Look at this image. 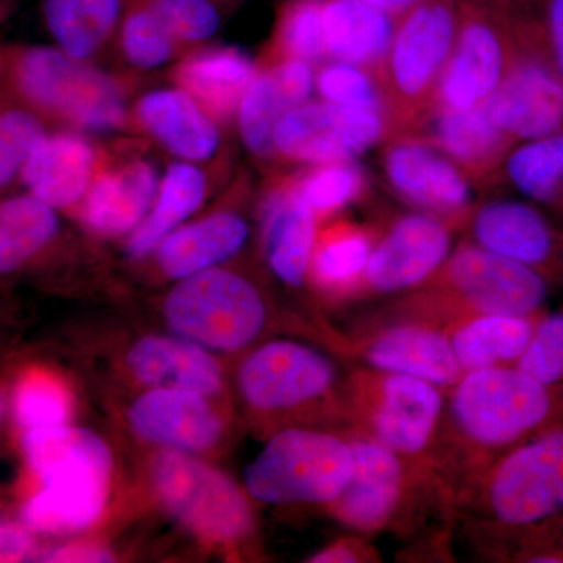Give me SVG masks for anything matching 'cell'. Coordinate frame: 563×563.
<instances>
[{
	"label": "cell",
	"mask_w": 563,
	"mask_h": 563,
	"mask_svg": "<svg viewBox=\"0 0 563 563\" xmlns=\"http://www.w3.org/2000/svg\"><path fill=\"white\" fill-rule=\"evenodd\" d=\"M451 229L431 213L401 214L393 220L374 242L363 288L391 295L431 280L451 255Z\"/></svg>",
	"instance_id": "14"
},
{
	"label": "cell",
	"mask_w": 563,
	"mask_h": 563,
	"mask_svg": "<svg viewBox=\"0 0 563 563\" xmlns=\"http://www.w3.org/2000/svg\"><path fill=\"white\" fill-rule=\"evenodd\" d=\"M3 415V396L2 393H0V420H2Z\"/></svg>",
	"instance_id": "53"
},
{
	"label": "cell",
	"mask_w": 563,
	"mask_h": 563,
	"mask_svg": "<svg viewBox=\"0 0 563 563\" xmlns=\"http://www.w3.org/2000/svg\"><path fill=\"white\" fill-rule=\"evenodd\" d=\"M437 295L466 313L529 317L542 306L547 287L531 266L463 244L431 279Z\"/></svg>",
	"instance_id": "7"
},
{
	"label": "cell",
	"mask_w": 563,
	"mask_h": 563,
	"mask_svg": "<svg viewBox=\"0 0 563 563\" xmlns=\"http://www.w3.org/2000/svg\"><path fill=\"white\" fill-rule=\"evenodd\" d=\"M350 440L288 429L274 435L244 472L252 498L276 506L332 504L352 476Z\"/></svg>",
	"instance_id": "2"
},
{
	"label": "cell",
	"mask_w": 563,
	"mask_h": 563,
	"mask_svg": "<svg viewBox=\"0 0 563 563\" xmlns=\"http://www.w3.org/2000/svg\"><path fill=\"white\" fill-rule=\"evenodd\" d=\"M203 395L195 391L154 388L133 404L131 422L147 442L174 451L209 450L220 440V418Z\"/></svg>",
	"instance_id": "19"
},
{
	"label": "cell",
	"mask_w": 563,
	"mask_h": 563,
	"mask_svg": "<svg viewBox=\"0 0 563 563\" xmlns=\"http://www.w3.org/2000/svg\"><path fill=\"white\" fill-rule=\"evenodd\" d=\"M132 372L155 388L211 395L221 388L220 365L195 344L168 336H150L129 354Z\"/></svg>",
	"instance_id": "28"
},
{
	"label": "cell",
	"mask_w": 563,
	"mask_h": 563,
	"mask_svg": "<svg viewBox=\"0 0 563 563\" xmlns=\"http://www.w3.org/2000/svg\"><path fill=\"white\" fill-rule=\"evenodd\" d=\"M413 133L443 152L473 184L488 180L512 143L485 102L472 109L432 111Z\"/></svg>",
	"instance_id": "21"
},
{
	"label": "cell",
	"mask_w": 563,
	"mask_h": 563,
	"mask_svg": "<svg viewBox=\"0 0 563 563\" xmlns=\"http://www.w3.org/2000/svg\"><path fill=\"white\" fill-rule=\"evenodd\" d=\"M385 180L402 201L442 218L451 228L468 222L474 209L472 180L443 152L415 133L387 140Z\"/></svg>",
	"instance_id": "12"
},
{
	"label": "cell",
	"mask_w": 563,
	"mask_h": 563,
	"mask_svg": "<svg viewBox=\"0 0 563 563\" xmlns=\"http://www.w3.org/2000/svg\"><path fill=\"white\" fill-rule=\"evenodd\" d=\"M450 410L463 442L490 451L542 424L551 398L547 385L521 369L493 366L463 374L454 385Z\"/></svg>",
	"instance_id": "3"
},
{
	"label": "cell",
	"mask_w": 563,
	"mask_h": 563,
	"mask_svg": "<svg viewBox=\"0 0 563 563\" xmlns=\"http://www.w3.org/2000/svg\"><path fill=\"white\" fill-rule=\"evenodd\" d=\"M373 372L404 374L437 387H454L463 372L448 333L426 324H399L376 333L363 346Z\"/></svg>",
	"instance_id": "20"
},
{
	"label": "cell",
	"mask_w": 563,
	"mask_h": 563,
	"mask_svg": "<svg viewBox=\"0 0 563 563\" xmlns=\"http://www.w3.org/2000/svg\"><path fill=\"white\" fill-rule=\"evenodd\" d=\"M154 481L165 506L203 539L233 542L251 532L246 498L217 470L168 451L155 462Z\"/></svg>",
	"instance_id": "8"
},
{
	"label": "cell",
	"mask_w": 563,
	"mask_h": 563,
	"mask_svg": "<svg viewBox=\"0 0 563 563\" xmlns=\"http://www.w3.org/2000/svg\"><path fill=\"white\" fill-rule=\"evenodd\" d=\"M257 68L235 47H218L195 55L177 69L180 88L217 121L231 120Z\"/></svg>",
	"instance_id": "29"
},
{
	"label": "cell",
	"mask_w": 563,
	"mask_h": 563,
	"mask_svg": "<svg viewBox=\"0 0 563 563\" xmlns=\"http://www.w3.org/2000/svg\"><path fill=\"white\" fill-rule=\"evenodd\" d=\"M510 62L496 0H457V32L432 111L472 109L487 101Z\"/></svg>",
	"instance_id": "6"
},
{
	"label": "cell",
	"mask_w": 563,
	"mask_h": 563,
	"mask_svg": "<svg viewBox=\"0 0 563 563\" xmlns=\"http://www.w3.org/2000/svg\"><path fill=\"white\" fill-rule=\"evenodd\" d=\"M13 79L25 102L76 128L110 131L124 122L120 85L62 49H25L14 62Z\"/></svg>",
	"instance_id": "4"
},
{
	"label": "cell",
	"mask_w": 563,
	"mask_h": 563,
	"mask_svg": "<svg viewBox=\"0 0 563 563\" xmlns=\"http://www.w3.org/2000/svg\"><path fill=\"white\" fill-rule=\"evenodd\" d=\"M376 236L351 221H336L317 235L310 276L317 287L333 296H352L363 290L366 266Z\"/></svg>",
	"instance_id": "30"
},
{
	"label": "cell",
	"mask_w": 563,
	"mask_h": 563,
	"mask_svg": "<svg viewBox=\"0 0 563 563\" xmlns=\"http://www.w3.org/2000/svg\"><path fill=\"white\" fill-rule=\"evenodd\" d=\"M324 0H290L285 3L274 27L269 57L301 58L318 62L328 55L324 25H322Z\"/></svg>",
	"instance_id": "36"
},
{
	"label": "cell",
	"mask_w": 563,
	"mask_h": 563,
	"mask_svg": "<svg viewBox=\"0 0 563 563\" xmlns=\"http://www.w3.org/2000/svg\"><path fill=\"white\" fill-rule=\"evenodd\" d=\"M88 21L102 41L117 27L122 11V0H80Z\"/></svg>",
	"instance_id": "46"
},
{
	"label": "cell",
	"mask_w": 563,
	"mask_h": 563,
	"mask_svg": "<svg viewBox=\"0 0 563 563\" xmlns=\"http://www.w3.org/2000/svg\"><path fill=\"white\" fill-rule=\"evenodd\" d=\"M365 561L362 544H357L354 540L331 544L320 553L314 554L310 562L313 563H346Z\"/></svg>",
	"instance_id": "50"
},
{
	"label": "cell",
	"mask_w": 563,
	"mask_h": 563,
	"mask_svg": "<svg viewBox=\"0 0 563 563\" xmlns=\"http://www.w3.org/2000/svg\"><path fill=\"white\" fill-rule=\"evenodd\" d=\"M457 32V0H418L396 16L384 60L374 73L393 136L413 133L432 113Z\"/></svg>",
	"instance_id": "1"
},
{
	"label": "cell",
	"mask_w": 563,
	"mask_h": 563,
	"mask_svg": "<svg viewBox=\"0 0 563 563\" xmlns=\"http://www.w3.org/2000/svg\"><path fill=\"white\" fill-rule=\"evenodd\" d=\"M362 2L368 3V5L376 7V9L385 11V13L391 14V16H399L407 9L415 5L418 0H362Z\"/></svg>",
	"instance_id": "52"
},
{
	"label": "cell",
	"mask_w": 563,
	"mask_h": 563,
	"mask_svg": "<svg viewBox=\"0 0 563 563\" xmlns=\"http://www.w3.org/2000/svg\"><path fill=\"white\" fill-rule=\"evenodd\" d=\"M250 225L235 211H220L169 233L157 246L162 272L185 279L229 261L242 250Z\"/></svg>",
	"instance_id": "25"
},
{
	"label": "cell",
	"mask_w": 563,
	"mask_h": 563,
	"mask_svg": "<svg viewBox=\"0 0 563 563\" xmlns=\"http://www.w3.org/2000/svg\"><path fill=\"white\" fill-rule=\"evenodd\" d=\"M140 124L181 162L210 161L221 144L217 120L184 90L147 92L136 106Z\"/></svg>",
	"instance_id": "22"
},
{
	"label": "cell",
	"mask_w": 563,
	"mask_h": 563,
	"mask_svg": "<svg viewBox=\"0 0 563 563\" xmlns=\"http://www.w3.org/2000/svg\"><path fill=\"white\" fill-rule=\"evenodd\" d=\"M14 409L18 421L27 431H36L65 424L69 415V401L60 385L49 377L35 374L18 388Z\"/></svg>",
	"instance_id": "42"
},
{
	"label": "cell",
	"mask_w": 563,
	"mask_h": 563,
	"mask_svg": "<svg viewBox=\"0 0 563 563\" xmlns=\"http://www.w3.org/2000/svg\"><path fill=\"white\" fill-rule=\"evenodd\" d=\"M207 192V177L195 163L177 162L161 180L152 210L133 232L129 251L135 257L157 250L158 244L201 207Z\"/></svg>",
	"instance_id": "32"
},
{
	"label": "cell",
	"mask_w": 563,
	"mask_h": 563,
	"mask_svg": "<svg viewBox=\"0 0 563 563\" xmlns=\"http://www.w3.org/2000/svg\"><path fill=\"white\" fill-rule=\"evenodd\" d=\"M44 16L58 49L74 60L85 62L99 49L102 38L92 29L80 0H44Z\"/></svg>",
	"instance_id": "43"
},
{
	"label": "cell",
	"mask_w": 563,
	"mask_h": 563,
	"mask_svg": "<svg viewBox=\"0 0 563 563\" xmlns=\"http://www.w3.org/2000/svg\"><path fill=\"white\" fill-rule=\"evenodd\" d=\"M121 44L135 68L152 69L173 57L177 41L152 9L150 0H132L122 21Z\"/></svg>",
	"instance_id": "37"
},
{
	"label": "cell",
	"mask_w": 563,
	"mask_h": 563,
	"mask_svg": "<svg viewBox=\"0 0 563 563\" xmlns=\"http://www.w3.org/2000/svg\"><path fill=\"white\" fill-rule=\"evenodd\" d=\"M0 225L29 258L54 239L58 221L54 207L31 195L0 203Z\"/></svg>",
	"instance_id": "39"
},
{
	"label": "cell",
	"mask_w": 563,
	"mask_h": 563,
	"mask_svg": "<svg viewBox=\"0 0 563 563\" xmlns=\"http://www.w3.org/2000/svg\"><path fill=\"white\" fill-rule=\"evenodd\" d=\"M27 261L9 232L0 225V274L13 272L14 268Z\"/></svg>",
	"instance_id": "51"
},
{
	"label": "cell",
	"mask_w": 563,
	"mask_h": 563,
	"mask_svg": "<svg viewBox=\"0 0 563 563\" xmlns=\"http://www.w3.org/2000/svg\"><path fill=\"white\" fill-rule=\"evenodd\" d=\"M24 450L44 487L109 493L111 454L96 433L65 424L36 429L27 431Z\"/></svg>",
	"instance_id": "17"
},
{
	"label": "cell",
	"mask_w": 563,
	"mask_h": 563,
	"mask_svg": "<svg viewBox=\"0 0 563 563\" xmlns=\"http://www.w3.org/2000/svg\"><path fill=\"white\" fill-rule=\"evenodd\" d=\"M396 18L362 0H324L325 51L335 62L376 73L390 46Z\"/></svg>",
	"instance_id": "27"
},
{
	"label": "cell",
	"mask_w": 563,
	"mask_h": 563,
	"mask_svg": "<svg viewBox=\"0 0 563 563\" xmlns=\"http://www.w3.org/2000/svg\"><path fill=\"white\" fill-rule=\"evenodd\" d=\"M21 173L33 196L65 209L87 195L96 176V152L77 133H57L41 141Z\"/></svg>",
	"instance_id": "24"
},
{
	"label": "cell",
	"mask_w": 563,
	"mask_h": 563,
	"mask_svg": "<svg viewBox=\"0 0 563 563\" xmlns=\"http://www.w3.org/2000/svg\"><path fill=\"white\" fill-rule=\"evenodd\" d=\"M317 220L295 177L274 180L263 202V251L277 279L290 287H301L309 274Z\"/></svg>",
	"instance_id": "18"
},
{
	"label": "cell",
	"mask_w": 563,
	"mask_h": 563,
	"mask_svg": "<svg viewBox=\"0 0 563 563\" xmlns=\"http://www.w3.org/2000/svg\"><path fill=\"white\" fill-rule=\"evenodd\" d=\"M314 87L322 101L387 114L376 77L372 70L361 66L343 62L329 63L314 76Z\"/></svg>",
	"instance_id": "40"
},
{
	"label": "cell",
	"mask_w": 563,
	"mask_h": 563,
	"mask_svg": "<svg viewBox=\"0 0 563 563\" xmlns=\"http://www.w3.org/2000/svg\"><path fill=\"white\" fill-rule=\"evenodd\" d=\"M517 368L547 387L563 379V313L547 318L532 332Z\"/></svg>",
	"instance_id": "45"
},
{
	"label": "cell",
	"mask_w": 563,
	"mask_h": 563,
	"mask_svg": "<svg viewBox=\"0 0 563 563\" xmlns=\"http://www.w3.org/2000/svg\"><path fill=\"white\" fill-rule=\"evenodd\" d=\"M106 504L44 487L24 507L25 523L49 533H70L90 528Z\"/></svg>",
	"instance_id": "38"
},
{
	"label": "cell",
	"mask_w": 563,
	"mask_h": 563,
	"mask_svg": "<svg viewBox=\"0 0 563 563\" xmlns=\"http://www.w3.org/2000/svg\"><path fill=\"white\" fill-rule=\"evenodd\" d=\"M448 333L463 374L504 366L523 354L533 328L525 317L468 313Z\"/></svg>",
	"instance_id": "31"
},
{
	"label": "cell",
	"mask_w": 563,
	"mask_h": 563,
	"mask_svg": "<svg viewBox=\"0 0 563 563\" xmlns=\"http://www.w3.org/2000/svg\"><path fill=\"white\" fill-rule=\"evenodd\" d=\"M46 136L43 122L32 111L9 110L0 114V188L22 172V166Z\"/></svg>",
	"instance_id": "41"
},
{
	"label": "cell",
	"mask_w": 563,
	"mask_h": 563,
	"mask_svg": "<svg viewBox=\"0 0 563 563\" xmlns=\"http://www.w3.org/2000/svg\"><path fill=\"white\" fill-rule=\"evenodd\" d=\"M350 444L354 468L346 488L331 504L333 514L354 531H380L401 504L406 487L401 455L369 433L354 437Z\"/></svg>",
	"instance_id": "15"
},
{
	"label": "cell",
	"mask_w": 563,
	"mask_h": 563,
	"mask_svg": "<svg viewBox=\"0 0 563 563\" xmlns=\"http://www.w3.org/2000/svg\"><path fill=\"white\" fill-rule=\"evenodd\" d=\"M161 180L150 162L133 161L96 172L85 195L84 218L103 235L135 229L157 198Z\"/></svg>",
	"instance_id": "23"
},
{
	"label": "cell",
	"mask_w": 563,
	"mask_h": 563,
	"mask_svg": "<svg viewBox=\"0 0 563 563\" xmlns=\"http://www.w3.org/2000/svg\"><path fill=\"white\" fill-rule=\"evenodd\" d=\"M383 111L306 102L285 113L274 131L276 155L298 163L354 161L393 136Z\"/></svg>",
	"instance_id": "9"
},
{
	"label": "cell",
	"mask_w": 563,
	"mask_h": 563,
	"mask_svg": "<svg viewBox=\"0 0 563 563\" xmlns=\"http://www.w3.org/2000/svg\"><path fill=\"white\" fill-rule=\"evenodd\" d=\"M303 201L317 218H329L365 201L372 190L368 173L354 161L317 163L295 177Z\"/></svg>",
	"instance_id": "34"
},
{
	"label": "cell",
	"mask_w": 563,
	"mask_h": 563,
	"mask_svg": "<svg viewBox=\"0 0 563 563\" xmlns=\"http://www.w3.org/2000/svg\"><path fill=\"white\" fill-rule=\"evenodd\" d=\"M239 380L250 406L279 412L328 395L336 383V369L313 347L282 340L252 352L240 369Z\"/></svg>",
	"instance_id": "13"
},
{
	"label": "cell",
	"mask_w": 563,
	"mask_h": 563,
	"mask_svg": "<svg viewBox=\"0 0 563 563\" xmlns=\"http://www.w3.org/2000/svg\"><path fill=\"white\" fill-rule=\"evenodd\" d=\"M357 404L369 435L401 457L428 450L443 413L440 387L404 374H363Z\"/></svg>",
	"instance_id": "11"
},
{
	"label": "cell",
	"mask_w": 563,
	"mask_h": 563,
	"mask_svg": "<svg viewBox=\"0 0 563 563\" xmlns=\"http://www.w3.org/2000/svg\"><path fill=\"white\" fill-rule=\"evenodd\" d=\"M296 107H299L298 102L284 87L276 70L265 63L255 73L236 111L240 133L247 151L262 161L274 157V131L280 118Z\"/></svg>",
	"instance_id": "33"
},
{
	"label": "cell",
	"mask_w": 563,
	"mask_h": 563,
	"mask_svg": "<svg viewBox=\"0 0 563 563\" xmlns=\"http://www.w3.org/2000/svg\"><path fill=\"white\" fill-rule=\"evenodd\" d=\"M51 562H110L109 551L95 544H69L47 555Z\"/></svg>",
	"instance_id": "49"
},
{
	"label": "cell",
	"mask_w": 563,
	"mask_h": 563,
	"mask_svg": "<svg viewBox=\"0 0 563 563\" xmlns=\"http://www.w3.org/2000/svg\"><path fill=\"white\" fill-rule=\"evenodd\" d=\"M468 224L474 244L531 268L548 261L553 252L547 221L526 203H485L473 209Z\"/></svg>",
	"instance_id": "26"
},
{
	"label": "cell",
	"mask_w": 563,
	"mask_h": 563,
	"mask_svg": "<svg viewBox=\"0 0 563 563\" xmlns=\"http://www.w3.org/2000/svg\"><path fill=\"white\" fill-rule=\"evenodd\" d=\"M506 168L510 181L526 196L540 202L553 201L563 187V132L518 147Z\"/></svg>",
	"instance_id": "35"
},
{
	"label": "cell",
	"mask_w": 563,
	"mask_h": 563,
	"mask_svg": "<svg viewBox=\"0 0 563 563\" xmlns=\"http://www.w3.org/2000/svg\"><path fill=\"white\" fill-rule=\"evenodd\" d=\"M169 325L185 339L213 350H240L261 333L266 309L261 291L224 269L185 277L166 299Z\"/></svg>",
	"instance_id": "5"
},
{
	"label": "cell",
	"mask_w": 563,
	"mask_h": 563,
	"mask_svg": "<svg viewBox=\"0 0 563 563\" xmlns=\"http://www.w3.org/2000/svg\"><path fill=\"white\" fill-rule=\"evenodd\" d=\"M485 501L499 523L529 526L563 512V429L517 448L493 470Z\"/></svg>",
	"instance_id": "10"
},
{
	"label": "cell",
	"mask_w": 563,
	"mask_h": 563,
	"mask_svg": "<svg viewBox=\"0 0 563 563\" xmlns=\"http://www.w3.org/2000/svg\"><path fill=\"white\" fill-rule=\"evenodd\" d=\"M31 539L16 526H0V562L18 561L27 553Z\"/></svg>",
	"instance_id": "48"
},
{
	"label": "cell",
	"mask_w": 563,
	"mask_h": 563,
	"mask_svg": "<svg viewBox=\"0 0 563 563\" xmlns=\"http://www.w3.org/2000/svg\"><path fill=\"white\" fill-rule=\"evenodd\" d=\"M150 3L177 43H201L220 29L221 14L211 0H150Z\"/></svg>",
	"instance_id": "44"
},
{
	"label": "cell",
	"mask_w": 563,
	"mask_h": 563,
	"mask_svg": "<svg viewBox=\"0 0 563 563\" xmlns=\"http://www.w3.org/2000/svg\"><path fill=\"white\" fill-rule=\"evenodd\" d=\"M485 106L510 140L551 135L563 125V80L536 58L512 60Z\"/></svg>",
	"instance_id": "16"
},
{
	"label": "cell",
	"mask_w": 563,
	"mask_h": 563,
	"mask_svg": "<svg viewBox=\"0 0 563 563\" xmlns=\"http://www.w3.org/2000/svg\"><path fill=\"white\" fill-rule=\"evenodd\" d=\"M547 31L555 68L563 79V0H547Z\"/></svg>",
	"instance_id": "47"
}]
</instances>
